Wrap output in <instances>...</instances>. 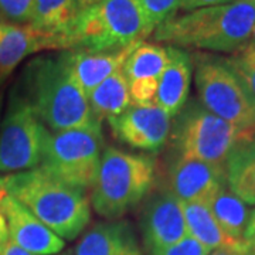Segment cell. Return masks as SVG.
<instances>
[{"label":"cell","instance_id":"6da1fadb","mask_svg":"<svg viewBox=\"0 0 255 255\" xmlns=\"http://www.w3.org/2000/svg\"><path fill=\"white\" fill-rule=\"evenodd\" d=\"M14 90L51 132L102 129L74 77L68 50L33 58Z\"/></svg>","mask_w":255,"mask_h":255},{"label":"cell","instance_id":"7a4b0ae2","mask_svg":"<svg viewBox=\"0 0 255 255\" xmlns=\"http://www.w3.org/2000/svg\"><path fill=\"white\" fill-rule=\"evenodd\" d=\"M255 24V0H236L174 17L153 31L157 43L234 54L246 46Z\"/></svg>","mask_w":255,"mask_h":255},{"label":"cell","instance_id":"3957f363","mask_svg":"<svg viewBox=\"0 0 255 255\" xmlns=\"http://www.w3.org/2000/svg\"><path fill=\"white\" fill-rule=\"evenodd\" d=\"M6 190L63 240H75L91 221L85 193L57 180L41 167L4 176Z\"/></svg>","mask_w":255,"mask_h":255},{"label":"cell","instance_id":"277c9868","mask_svg":"<svg viewBox=\"0 0 255 255\" xmlns=\"http://www.w3.org/2000/svg\"><path fill=\"white\" fill-rule=\"evenodd\" d=\"M155 179L156 160L152 156L107 146L92 183V209L101 217L118 220L145 199Z\"/></svg>","mask_w":255,"mask_h":255},{"label":"cell","instance_id":"5b68a950","mask_svg":"<svg viewBox=\"0 0 255 255\" xmlns=\"http://www.w3.org/2000/svg\"><path fill=\"white\" fill-rule=\"evenodd\" d=\"M194 82L204 108L240 130V137L255 125V100L227 57L193 55Z\"/></svg>","mask_w":255,"mask_h":255},{"label":"cell","instance_id":"8992f818","mask_svg":"<svg viewBox=\"0 0 255 255\" xmlns=\"http://www.w3.org/2000/svg\"><path fill=\"white\" fill-rule=\"evenodd\" d=\"M169 140L172 156L224 164L240 140V130L191 98L174 117Z\"/></svg>","mask_w":255,"mask_h":255},{"label":"cell","instance_id":"52a82bcc","mask_svg":"<svg viewBox=\"0 0 255 255\" xmlns=\"http://www.w3.org/2000/svg\"><path fill=\"white\" fill-rule=\"evenodd\" d=\"M102 150V129L50 130L38 167L57 180L85 191L95 180Z\"/></svg>","mask_w":255,"mask_h":255},{"label":"cell","instance_id":"ba28073f","mask_svg":"<svg viewBox=\"0 0 255 255\" xmlns=\"http://www.w3.org/2000/svg\"><path fill=\"white\" fill-rule=\"evenodd\" d=\"M48 135L50 130L13 90L0 128V173H20L38 167Z\"/></svg>","mask_w":255,"mask_h":255},{"label":"cell","instance_id":"9c48e42d","mask_svg":"<svg viewBox=\"0 0 255 255\" xmlns=\"http://www.w3.org/2000/svg\"><path fill=\"white\" fill-rule=\"evenodd\" d=\"M140 230L147 255L180 243L189 236L182 201L169 189L155 191L143 206Z\"/></svg>","mask_w":255,"mask_h":255},{"label":"cell","instance_id":"30bf717a","mask_svg":"<svg viewBox=\"0 0 255 255\" xmlns=\"http://www.w3.org/2000/svg\"><path fill=\"white\" fill-rule=\"evenodd\" d=\"M108 125L119 142L139 150L156 152L169 139L172 117L156 105L132 102L125 112L110 119Z\"/></svg>","mask_w":255,"mask_h":255},{"label":"cell","instance_id":"8fae6325","mask_svg":"<svg viewBox=\"0 0 255 255\" xmlns=\"http://www.w3.org/2000/svg\"><path fill=\"white\" fill-rule=\"evenodd\" d=\"M227 186L224 164L172 156L167 167V189L180 201H204Z\"/></svg>","mask_w":255,"mask_h":255},{"label":"cell","instance_id":"7c38bea8","mask_svg":"<svg viewBox=\"0 0 255 255\" xmlns=\"http://www.w3.org/2000/svg\"><path fill=\"white\" fill-rule=\"evenodd\" d=\"M92 7L104 31L107 50L136 44L153 33L139 0H101Z\"/></svg>","mask_w":255,"mask_h":255},{"label":"cell","instance_id":"4fadbf2b","mask_svg":"<svg viewBox=\"0 0 255 255\" xmlns=\"http://www.w3.org/2000/svg\"><path fill=\"white\" fill-rule=\"evenodd\" d=\"M0 214L6 220L9 238L36 255H54L63 251V238L44 226L23 204L7 194L0 203Z\"/></svg>","mask_w":255,"mask_h":255},{"label":"cell","instance_id":"5bb4252c","mask_svg":"<svg viewBox=\"0 0 255 255\" xmlns=\"http://www.w3.org/2000/svg\"><path fill=\"white\" fill-rule=\"evenodd\" d=\"M169 60L159 78L155 105L170 117H176L189 101L193 57L186 50L167 46Z\"/></svg>","mask_w":255,"mask_h":255},{"label":"cell","instance_id":"9a60e30c","mask_svg":"<svg viewBox=\"0 0 255 255\" xmlns=\"http://www.w3.org/2000/svg\"><path fill=\"white\" fill-rule=\"evenodd\" d=\"M74 255H143L135 230L125 220L98 223L75 246Z\"/></svg>","mask_w":255,"mask_h":255},{"label":"cell","instance_id":"2e32d148","mask_svg":"<svg viewBox=\"0 0 255 255\" xmlns=\"http://www.w3.org/2000/svg\"><path fill=\"white\" fill-rule=\"evenodd\" d=\"M136 44L105 51L68 50L74 77L87 98L101 82L122 70V65Z\"/></svg>","mask_w":255,"mask_h":255},{"label":"cell","instance_id":"e0dca14e","mask_svg":"<svg viewBox=\"0 0 255 255\" xmlns=\"http://www.w3.org/2000/svg\"><path fill=\"white\" fill-rule=\"evenodd\" d=\"M41 50H57L53 38L41 34L28 24H9L0 37V84L28 55Z\"/></svg>","mask_w":255,"mask_h":255},{"label":"cell","instance_id":"ac0fdd59","mask_svg":"<svg viewBox=\"0 0 255 255\" xmlns=\"http://www.w3.org/2000/svg\"><path fill=\"white\" fill-rule=\"evenodd\" d=\"M182 209L189 237L194 238L209 251L217 248H234L248 253V248L244 243L234 241L224 233V230L220 227L216 217L213 216L207 203L182 201Z\"/></svg>","mask_w":255,"mask_h":255},{"label":"cell","instance_id":"d6986e66","mask_svg":"<svg viewBox=\"0 0 255 255\" xmlns=\"http://www.w3.org/2000/svg\"><path fill=\"white\" fill-rule=\"evenodd\" d=\"M77 14V0H34L28 26L53 38L57 50H65V40Z\"/></svg>","mask_w":255,"mask_h":255},{"label":"cell","instance_id":"ffe728a7","mask_svg":"<svg viewBox=\"0 0 255 255\" xmlns=\"http://www.w3.org/2000/svg\"><path fill=\"white\" fill-rule=\"evenodd\" d=\"M227 187L248 206H255V139H241L224 163Z\"/></svg>","mask_w":255,"mask_h":255},{"label":"cell","instance_id":"44dd1931","mask_svg":"<svg viewBox=\"0 0 255 255\" xmlns=\"http://www.w3.org/2000/svg\"><path fill=\"white\" fill-rule=\"evenodd\" d=\"M88 104L94 117L101 124L104 119L110 121L125 112L132 104V100L129 85L122 70H118L105 81L101 82L88 97Z\"/></svg>","mask_w":255,"mask_h":255},{"label":"cell","instance_id":"7402d4cb","mask_svg":"<svg viewBox=\"0 0 255 255\" xmlns=\"http://www.w3.org/2000/svg\"><path fill=\"white\" fill-rule=\"evenodd\" d=\"M167 60V47L146 41L137 43L122 65L128 85L133 82L159 81Z\"/></svg>","mask_w":255,"mask_h":255},{"label":"cell","instance_id":"603a6c76","mask_svg":"<svg viewBox=\"0 0 255 255\" xmlns=\"http://www.w3.org/2000/svg\"><path fill=\"white\" fill-rule=\"evenodd\" d=\"M207 204L228 237L238 243H244V233L251 214L248 204L237 197L227 186L217 191Z\"/></svg>","mask_w":255,"mask_h":255},{"label":"cell","instance_id":"cb8c5ba5","mask_svg":"<svg viewBox=\"0 0 255 255\" xmlns=\"http://www.w3.org/2000/svg\"><path fill=\"white\" fill-rule=\"evenodd\" d=\"M227 60L255 100V46H244Z\"/></svg>","mask_w":255,"mask_h":255},{"label":"cell","instance_id":"d4e9b609","mask_svg":"<svg viewBox=\"0 0 255 255\" xmlns=\"http://www.w3.org/2000/svg\"><path fill=\"white\" fill-rule=\"evenodd\" d=\"M150 28L155 31L160 24L176 16L182 0H139Z\"/></svg>","mask_w":255,"mask_h":255},{"label":"cell","instance_id":"484cf974","mask_svg":"<svg viewBox=\"0 0 255 255\" xmlns=\"http://www.w3.org/2000/svg\"><path fill=\"white\" fill-rule=\"evenodd\" d=\"M34 0H0V20L9 24H30Z\"/></svg>","mask_w":255,"mask_h":255},{"label":"cell","instance_id":"4316f807","mask_svg":"<svg viewBox=\"0 0 255 255\" xmlns=\"http://www.w3.org/2000/svg\"><path fill=\"white\" fill-rule=\"evenodd\" d=\"M210 251L203 247L200 243H197L194 238L187 237L183 238L180 243H177L176 246L169 247L166 250H162L159 253L153 255H207Z\"/></svg>","mask_w":255,"mask_h":255},{"label":"cell","instance_id":"83f0119b","mask_svg":"<svg viewBox=\"0 0 255 255\" xmlns=\"http://www.w3.org/2000/svg\"><path fill=\"white\" fill-rule=\"evenodd\" d=\"M236 0H182L180 1V10L183 11H191L203 7H211V6H219V4H227L233 3Z\"/></svg>","mask_w":255,"mask_h":255},{"label":"cell","instance_id":"f1b7e54d","mask_svg":"<svg viewBox=\"0 0 255 255\" xmlns=\"http://www.w3.org/2000/svg\"><path fill=\"white\" fill-rule=\"evenodd\" d=\"M244 244L248 248L250 255H255V209L251 210L250 214V220L244 233Z\"/></svg>","mask_w":255,"mask_h":255},{"label":"cell","instance_id":"f546056e","mask_svg":"<svg viewBox=\"0 0 255 255\" xmlns=\"http://www.w3.org/2000/svg\"><path fill=\"white\" fill-rule=\"evenodd\" d=\"M0 255H36V254L28 253V251H26L24 248H21L20 246H17L14 241H11L10 238H7V241H6V244H4V248H3V251H1V254Z\"/></svg>","mask_w":255,"mask_h":255},{"label":"cell","instance_id":"4dcf8cb0","mask_svg":"<svg viewBox=\"0 0 255 255\" xmlns=\"http://www.w3.org/2000/svg\"><path fill=\"white\" fill-rule=\"evenodd\" d=\"M9 238V231H7V224H6V220L4 217L0 214V254L4 248V244Z\"/></svg>","mask_w":255,"mask_h":255},{"label":"cell","instance_id":"1f68e13d","mask_svg":"<svg viewBox=\"0 0 255 255\" xmlns=\"http://www.w3.org/2000/svg\"><path fill=\"white\" fill-rule=\"evenodd\" d=\"M207 255H250L243 250H234V248H217L210 251Z\"/></svg>","mask_w":255,"mask_h":255},{"label":"cell","instance_id":"d6a6232c","mask_svg":"<svg viewBox=\"0 0 255 255\" xmlns=\"http://www.w3.org/2000/svg\"><path fill=\"white\" fill-rule=\"evenodd\" d=\"M98 1L101 0H77V6H78V13L82 11V10L88 9V7H91L94 4H97Z\"/></svg>","mask_w":255,"mask_h":255},{"label":"cell","instance_id":"836d02e7","mask_svg":"<svg viewBox=\"0 0 255 255\" xmlns=\"http://www.w3.org/2000/svg\"><path fill=\"white\" fill-rule=\"evenodd\" d=\"M7 194H9V193H7V190H6L4 176H1V173H0V203H1V200H3Z\"/></svg>","mask_w":255,"mask_h":255},{"label":"cell","instance_id":"e575fe53","mask_svg":"<svg viewBox=\"0 0 255 255\" xmlns=\"http://www.w3.org/2000/svg\"><path fill=\"white\" fill-rule=\"evenodd\" d=\"M241 139H255V125L250 132H247L246 135H243V136L240 137V140H241Z\"/></svg>","mask_w":255,"mask_h":255},{"label":"cell","instance_id":"d590c367","mask_svg":"<svg viewBox=\"0 0 255 255\" xmlns=\"http://www.w3.org/2000/svg\"><path fill=\"white\" fill-rule=\"evenodd\" d=\"M246 46H255V24L254 28H253V33H251V37H250V40H248Z\"/></svg>","mask_w":255,"mask_h":255},{"label":"cell","instance_id":"8d00e7d4","mask_svg":"<svg viewBox=\"0 0 255 255\" xmlns=\"http://www.w3.org/2000/svg\"><path fill=\"white\" fill-rule=\"evenodd\" d=\"M4 27H6V23L0 20V37H1V34H3V31H4Z\"/></svg>","mask_w":255,"mask_h":255},{"label":"cell","instance_id":"74e56055","mask_svg":"<svg viewBox=\"0 0 255 255\" xmlns=\"http://www.w3.org/2000/svg\"><path fill=\"white\" fill-rule=\"evenodd\" d=\"M1 107H3V92L0 91V114H1Z\"/></svg>","mask_w":255,"mask_h":255},{"label":"cell","instance_id":"f35d334b","mask_svg":"<svg viewBox=\"0 0 255 255\" xmlns=\"http://www.w3.org/2000/svg\"><path fill=\"white\" fill-rule=\"evenodd\" d=\"M65 255H71V254H65Z\"/></svg>","mask_w":255,"mask_h":255}]
</instances>
